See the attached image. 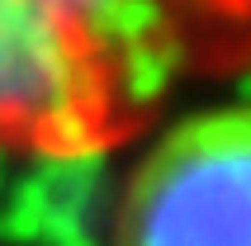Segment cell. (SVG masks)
<instances>
[{"mask_svg":"<svg viewBox=\"0 0 251 246\" xmlns=\"http://www.w3.org/2000/svg\"><path fill=\"white\" fill-rule=\"evenodd\" d=\"M237 76L251 0H0V156L95 161Z\"/></svg>","mask_w":251,"mask_h":246,"instance_id":"obj_1","label":"cell"},{"mask_svg":"<svg viewBox=\"0 0 251 246\" xmlns=\"http://www.w3.org/2000/svg\"><path fill=\"white\" fill-rule=\"evenodd\" d=\"M104 246H251V99L161 123L119 180Z\"/></svg>","mask_w":251,"mask_h":246,"instance_id":"obj_2","label":"cell"}]
</instances>
